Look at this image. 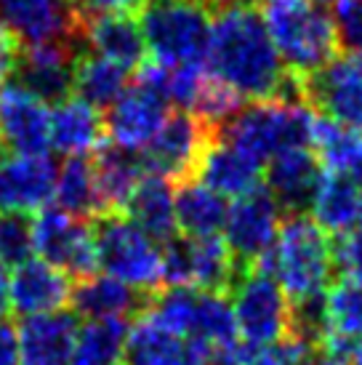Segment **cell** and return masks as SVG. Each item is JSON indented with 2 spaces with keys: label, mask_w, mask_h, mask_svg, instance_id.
<instances>
[{
  "label": "cell",
  "mask_w": 362,
  "mask_h": 365,
  "mask_svg": "<svg viewBox=\"0 0 362 365\" xmlns=\"http://www.w3.org/2000/svg\"><path fill=\"white\" fill-rule=\"evenodd\" d=\"M150 302V296L120 283L112 274H88L81 283L72 285L70 304L83 320H123L139 314Z\"/></svg>",
  "instance_id": "cell-24"
},
{
  "label": "cell",
  "mask_w": 362,
  "mask_h": 365,
  "mask_svg": "<svg viewBox=\"0 0 362 365\" xmlns=\"http://www.w3.org/2000/svg\"><path fill=\"white\" fill-rule=\"evenodd\" d=\"M176 203V227L187 237H213L222 235L227 222V200L200 179H187L176 184L173 192Z\"/></svg>",
  "instance_id": "cell-30"
},
{
  "label": "cell",
  "mask_w": 362,
  "mask_h": 365,
  "mask_svg": "<svg viewBox=\"0 0 362 365\" xmlns=\"http://www.w3.org/2000/svg\"><path fill=\"white\" fill-rule=\"evenodd\" d=\"M0 365H19L16 328L6 320H0Z\"/></svg>",
  "instance_id": "cell-38"
},
{
  "label": "cell",
  "mask_w": 362,
  "mask_h": 365,
  "mask_svg": "<svg viewBox=\"0 0 362 365\" xmlns=\"http://www.w3.org/2000/svg\"><path fill=\"white\" fill-rule=\"evenodd\" d=\"M208 349L157 323L147 309L136 314L125 334L123 365H202Z\"/></svg>",
  "instance_id": "cell-19"
},
{
  "label": "cell",
  "mask_w": 362,
  "mask_h": 365,
  "mask_svg": "<svg viewBox=\"0 0 362 365\" xmlns=\"http://www.w3.org/2000/svg\"><path fill=\"white\" fill-rule=\"evenodd\" d=\"M0 142L24 155H43L51 147L48 104L19 83H0Z\"/></svg>",
  "instance_id": "cell-16"
},
{
  "label": "cell",
  "mask_w": 362,
  "mask_h": 365,
  "mask_svg": "<svg viewBox=\"0 0 362 365\" xmlns=\"http://www.w3.org/2000/svg\"><path fill=\"white\" fill-rule=\"evenodd\" d=\"M125 334L123 320H86L75 334L72 365H123Z\"/></svg>",
  "instance_id": "cell-33"
},
{
  "label": "cell",
  "mask_w": 362,
  "mask_h": 365,
  "mask_svg": "<svg viewBox=\"0 0 362 365\" xmlns=\"http://www.w3.org/2000/svg\"><path fill=\"white\" fill-rule=\"evenodd\" d=\"M125 88H128V70H123L115 61L93 51H78L75 64H72V93H78L88 104L104 110Z\"/></svg>",
  "instance_id": "cell-31"
},
{
  "label": "cell",
  "mask_w": 362,
  "mask_h": 365,
  "mask_svg": "<svg viewBox=\"0 0 362 365\" xmlns=\"http://www.w3.org/2000/svg\"><path fill=\"white\" fill-rule=\"evenodd\" d=\"M56 165L51 158L0 153V213H38L53 200Z\"/></svg>",
  "instance_id": "cell-14"
},
{
  "label": "cell",
  "mask_w": 362,
  "mask_h": 365,
  "mask_svg": "<svg viewBox=\"0 0 362 365\" xmlns=\"http://www.w3.org/2000/svg\"><path fill=\"white\" fill-rule=\"evenodd\" d=\"M72 283L70 274L46 259H27L14 267L11 272V309L35 317V314L61 312L70 304Z\"/></svg>",
  "instance_id": "cell-20"
},
{
  "label": "cell",
  "mask_w": 362,
  "mask_h": 365,
  "mask_svg": "<svg viewBox=\"0 0 362 365\" xmlns=\"http://www.w3.org/2000/svg\"><path fill=\"white\" fill-rule=\"evenodd\" d=\"M317 346L346 360L362 352V280L343 274L328 285L320 302V336Z\"/></svg>",
  "instance_id": "cell-15"
},
{
  "label": "cell",
  "mask_w": 362,
  "mask_h": 365,
  "mask_svg": "<svg viewBox=\"0 0 362 365\" xmlns=\"http://www.w3.org/2000/svg\"><path fill=\"white\" fill-rule=\"evenodd\" d=\"M3 150H6V147H3V142H0V153H3Z\"/></svg>",
  "instance_id": "cell-44"
},
{
  "label": "cell",
  "mask_w": 362,
  "mask_h": 365,
  "mask_svg": "<svg viewBox=\"0 0 362 365\" xmlns=\"http://www.w3.org/2000/svg\"><path fill=\"white\" fill-rule=\"evenodd\" d=\"M229 291L242 357L269 349L293 331V304L264 264L240 267Z\"/></svg>",
  "instance_id": "cell-5"
},
{
  "label": "cell",
  "mask_w": 362,
  "mask_h": 365,
  "mask_svg": "<svg viewBox=\"0 0 362 365\" xmlns=\"http://www.w3.org/2000/svg\"><path fill=\"white\" fill-rule=\"evenodd\" d=\"M107 110L104 133L110 144L139 153L168 118V99L155 86L139 81L128 86Z\"/></svg>",
  "instance_id": "cell-13"
},
{
  "label": "cell",
  "mask_w": 362,
  "mask_h": 365,
  "mask_svg": "<svg viewBox=\"0 0 362 365\" xmlns=\"http://www.w3.org/2000/svg\"><path fill=\"white\" fill-rule=\"evenodd\" d=\"M320 3H336V0H320Z\"/></svg>",
  "instance_id": "cell-43"
},
{
  "label": "cell",
  "mask_w": 362,
  "mask_h": 365,
  "mask_svg": "<svg viewBox=\"0 0 362 365\" xmlns=\"http://www.w3.org/2000/svg\"><path fill=\"white\" fill-rule=\"evenodd\" d=\"M96 264L141 294H157L165 285L162 245L139 230L125 213H101L93 219Z\"/></svg>",
  "instance_id": "cell-6"
},
{
  "label": "cell",
  "mask_w": 362,
  "mask_h": 365,
  "mask_svg": "<svg viewBox=\"0 0 362 365\" xmlns=\"http://www.w3.org/2000/svg\"><path fill=\"white\" fill-rule=\"evenodd\" d=\"M296 93L325 118L362 131V53L333 56L325 67L296 81Z\"/></svg>",
  "instance_id": "cell-11"
},
{
  "label": "cell",
  "mask_w": 362,
  "mask_h": 365,
  "mask_svg": "<svg viewBox=\"0 0 362 365\" xmlns=\"http://www.w3.org/2000/svg\"><path fill=\"white\" fill-rule=\"evenodd\" d=\"M195 179H200L222 197H240L264 184V165L216 136L205 147Z\"/></svg>",
  "instance_id": "cell-25"
},
{
  "label": "cell",
  "mask_w": 362,
  "mask_h": 365,
  "mask_svg": "<svg viewBox=\"0 0 362 365\" xmlns=\"http://www.w3.org/2000/svg\"><path fill=\"white\" fill-rule=\"evenodd\" d=\"M107 139L99 107L81 96H67L53 104L51 112V147L67 158H86L96 153Z\"/></svg>",
  "instance_id": "cell-26"
},
{
  "label": "cell",
  "mask_w": 362,
  "mask_h": 365,
  "mask_svg": "<svg viewBox=\"0 0 362 365\" xmlns=\"http://www.w3.org/2000/svg\"><path fill=\"white\" fill-rule=\"evenodd\" d=\"M262 264L285 291L293 312L317 309L336 269L333 237L309 216L288 213Z\"/></svg>",
  "instance_id": "cell-2"
},
{
  "label": "cell",
  "mask_w": 362,
  "mask_h": 365,
  "mask_svg": "<svg viewBox=\"0 0 362 365\" xmlns=\"http://www.w3.org/2000/svg\"><path fill=\"white\" fill-rule=\"evenodd\" d=\"M0 21L24 43H81V16L70 0H0Z\"/></svg>",
  "instance_id": "cell-17"
},
{
  "label": "cell",
  "mask_w": 362,
  "mask_h": 365,
  "mask_svg": "<svg viewBox=\"0 0 362 365\" xmlns=\"http://www.w3.org/2000/svg\"><path fill=\"white\" fill-rule=\"evenodd\" d=\"M123 213L160 245L171 243L173 237L179 235L173 187L165 179H160V176L144 173L141 182L136 184L133 195L128 197Z\"/></svg>",
  "instance_id": "cell-28"
},
{
  "label": "cell",
  "mask_w": 362,
  "mask_h": 365,
  "mask_svg": "<svg viewBox=\"0 0 362 365\" xmlns=\"http://www.w3.org/2000/svg\"><path fill=\"white\" fill-rule=\"evenodd\" d=\"M32 251L78 280L99 267L90 219L72 216L59 205H46L32 219Z\"/></svg>",
  "instance_id": "cell-10"
},
{
  "label": "cell",
  "mask_w": 362,
  "mask_h": 365,
  "mask_svg": "<svg viewBox=\"0 0 362 365\" xmlns=\"http://www.w3.org/2000/svg\"><path fill=\"white\" fill-rule=\"evenodd\" d=\"M81 43L123 70H139L150 59L139 21L131 14H96L81 19Z\"/></svg>",
  "instance_id": "cell-22"
},
{
  "label": "cell",
  "mask_w": 362,
  "mask_h": 365,
  "mask_svg": "<svg viewBox=\"0 0 362 365\" xmlns=\"http://www.w3.org/2000/svg\"><path fill=\"white\" fill-rule=\"evenodd\" d=\"M314 112L299 96L264 99L240 107L219 125V139L264 165L293 147H312Z\"/></svg>",
  "instance_id": "cell-4"
},
{
  "label": "cell",
  "mask_w": 362,
  "mask_h": 365,
  "mask_svg": "<svg viewBox=\"0 0 362 365\" xmlns=\"http://www.w3.org/2000/svg\"><path fill=\"white\" fill-rule=\"evenodd\" d=\"M11 312V272L9 267L0 262V320H6Z\"/></svg>",
  "instance_id": "cell-39"
},
{
  "label": "cell",
  "mask_w": 362,
  "mask_h": 365,
  "mask_svg": "<svg viewBox=\"0 0 362 365\" xmlns=\"http://www.w3.org/2000/svg\"><path fill=\"white\" fill-rule=\"evenodd\" d=\"M205 61L213 75L232 86L242 99L264 102L296 93V81L282 67L262 14L253 6H224L213 11Z\"/></svg>",
  "instance_id": "cell-1"
},
{
  "label": "cell",
  "mask_w": 362,
  "mask_h": 365,
  "mask_svg": "<svg viewBox=\"0 0 362 365\" xmlns=\"http://www.w3.org/2000/svg\"><path fill=\"white\" fill-rule=\"evenodd\" d=\"M32 254L30 219L24 213H0V262L6 267H16Z\"/></svg>",
  "instance_id": "cell-35"
},
{
  "label": "cell",
  "mask_w": 362,
  "mask_h": 365,
  "mask_svg": "<svg viewBox=\"0 0 362 365\" xmlns=\"http://www.w3.org/2000/svg\"><path fill=\"white\" fill-rule=\"evenodd\" d=\"M240 363H242V352H237V349H213V352H208L202 365H240Z\"/></svg>",
  "instance_id": "cell-40"
},
{
  "label": "cell",
  "mask_w": 362,
  "mask_h": 365,
  "mask_svg": "<svg viewBox=\"0 0 362 365\" xmlns=\"http://www.w3.org/2000/svg\"><path fill=\"white\" fill-rule=\"evenodd\" d=\"M309 211L325 232H349L362 222V182L341 171H322Z\"/></svg>",
  "instance_id": "cell-27"
},
{
  "label": "cell",
  "mask_w": 362,
  "mask_h": 365,
  "mask_svg": "<svg viewBox=\"0 0 362 365\" xmlns=\"http://www.w3.org/2000/svg\"><path fill=\"white\" fill-rule=\"evenodd\" d=\"M357 227H362V222H360V224H357Z\"/></svg>",
  "instance_id": "cell-45"
},
{
  "label": "cell",
  "mask_w": 362,
  "mask_h": 365,
  "mask_svg": "<svg viewBox=\"0 0 362 365\" xmlns=\"http://www.w3.org/2000/svg\"><path fill=\"white\" fill-rule=\"evenodd\" d=\"M21 56V41L16 32L0 21V83H6L14 75Z\"/></svg>",
  "instance_id": "cell-37"
},
{
  "label": "cell",
  "mask_w": 362,
  "mask_h": 365,
  "mask_svg": "<svg viewBox=\"0 0 362 365\" xmlns=\"http://www.w3.org/2000/svg\"><path fill=\"white\" fill-rule=\"evenodd\" d=\"M314 355H317V341L293 328L282 341L269 349L245 355L240 365H309Z\"/></svg>",
  "instance_id": "cell-34"
},
{
  "label": "cell",
  "mask_w": 362,
  "mask_h": 365,
  "mask_svg": "<svg viewBox=\"0 0 362 365\" xmlns=\"http://www.w3.org/2000/svg\"><path fill=\"white\" fill-rule=\"evenodd\" d=\"M336 30L338 41L354 53H362V0H336Z\"/></svg>",
  "instance_id": "cell-36"
},
{
  "label": "cell",
  "mask_w": 362,
  "mask_h": 365,
  "mask_svg": "<svg viewBox=\"0 0 362 365\" xmlns=\"http://www.w3.org/2000/svg\"><path fill=\"white\" fill-rule=\"evenodd\" d=\"M78 323L70 312H51L24 317L16 331L19 365H72Z\"/></svg>",
  "instance_id": "cell-23"
},
{
  "label": "cell",
  "mask_w": 362,
  "mask_h": 365,
  "mask_svg": "<svg viewBox=\"0 0 362 365\" xmlns=\"http://www.w3.org/2000/svg\"><path fill=\"white\" fill-rule=\"evenodd\" d=\"M78 48V43L67 41L27 43L14 75L19 78L21 88L35 93L46 104H56L72 93V64Z\"/></svg>",
  "instance_id": "cell-18"
},
{
  "label": "cell",
  "mask_w": 362,
  "mask_h": 365,
  "mask_svg": "<svg viewBox=\"0 0 362 365\" xmlns=\"http://www.w3.org/2000/svg\"><path fill=\"white\" fill-rule=\"evenodd\" d=\"M53 200L61 211L81 219H99L104 213L96 179H93V165L86 158H70L56 171Z\"/></svg>",
  "instance_id": "cell-32"
},
{
  "label": "cell",
  "mask_w": 362,
  "mask_h": 365,
  "mask_svg": "<svg viewBox=\"0 0 362 365\" xmlns=\"http://www.w3.org/2000/svg\"><path fill=\"white\" fill-rule=\"evenodd\" d=\"M213 11L202 0H165L139 14V27L152 61L205 64Z\"/></svg>",
  "instance_id": "cell-7"
},
{
  "label": "cell",
  "mask_w": 362,
  "mask_h": 365,
  "mask_svg": "<svg viewBox=\"0 0 362 365\" xmlns=\"http://www.w3.org/2000/svg\"><path fill=\"white\" fill-rule=\"evenodd\" d=\"M90 165H93V179H96L104 213H123L136 184L147 173L139 153L123 150L118 144H107V147L101 144L96 150V160Z\"/></svg>",
  "instance_id": "cell-29"
},
{
  "label": "cell",
  "mask_w": 362,
  "mask_h": 365,
  "mask_svg": "<svg viewBox=\"0 0 362 365\" xmlns=\"http://www.w3.org/2000/svg\"><path fill=\"white\" fill-rule=\"evenodd\" d=\"M211 11L224 9V6H253V3H262V0H202Z\"/></svg>",
  "instance_id": "cell-42"
},
{
  "label": "cell",
  "mask_w": 362,
  "mask_h": 365,
  "mask_svg": "<svg viewBox=\"0 0 362 365\" xmlns=\"http://www.w3.org/2000/svg\"><path fill=\"white\" fill-rule=\"evenodd\" d=\"M162 272L168 285L227 294L240 272L222 235L213 237H173L162 245Z\"/></svg>",
  "instance_id": "cell-9"
},
{
  "label": "cell",
  "mask_w": 362,
  "mask_h": 365,
  "mask_svg": "<svg viewBox=\"0 0 362 365\" xmlns=\"http://www.w3.org/2000/svg\"><path fill=\"white\" fill-rule=\"evenodd\" d=\"M264 187L282 211L304 213L322 176V163L312 147H293L264 163Z\"/></svg>",
  "instance_id": "cell-21"
},
{
  "label": "cell",
  "mask_w": 362,
  "mask_h": 365,
  "mask_svg": "<svg viewBox=\"0 0 362 365\" xmlns=\"http://www.w3.org/2000/svg\"><path fill=\"white\" fill-rule=\"evenodd\" d=\"M216 136L219 125L202 120L192 112L168 115L157 133L139 150L141 165L147 173L160 176L168 184L195 179L197 163Z\"/></svg>",
  "instance_id": "cell-8"
},
{
  "label": "cell",
  "mask_w": 362,
  "mask_h": 365,
  "mask_svg": "<svg viewBox=\"0 0 362 365\" xmlns=\"http://www.w3.org/2000/svg\"><path fill=\"white\" fill-rule=\"evenodd\" d=\"M309 365H352V360L338 357V355H331V352H325V349H322V355H314Z\"/></svg>",
  "instance_id": "cell-41"
},
{
  "label": "cell",
  "mask_w": 362,
  "mask_h": 365,
  "mask_svg": "<svg viewBox=\"0 0 362 365\" xmlns=\"http://www.w3.org/2000/svg\"><path fill=\"white\" fill-rule=\"evenodd\" d=\"M280 213L282 208L267 192L264 184L234 197V203L227 208V222H224L222 235L237 267L262 264L267 259V254L274 245V237L280 232Z\"/></svg>",
  "instance_id": "cell-12"
},
{
  "label": "cell",
  "mask_w": 362,
  "mask_h": 365,
  "mask_svg": "<svg viewBox=\"0 0 362 365\" xmlns=\"http://www.w3.org/2000/svg\"><path fill=\"white\" fill-rule=\"evenodd\" d=\"M262 19L293 81L317 72L338 51L336 21L320 0H262Z\"/></svg>",
  "instance_id": "cell-3"
}]
</instances>
